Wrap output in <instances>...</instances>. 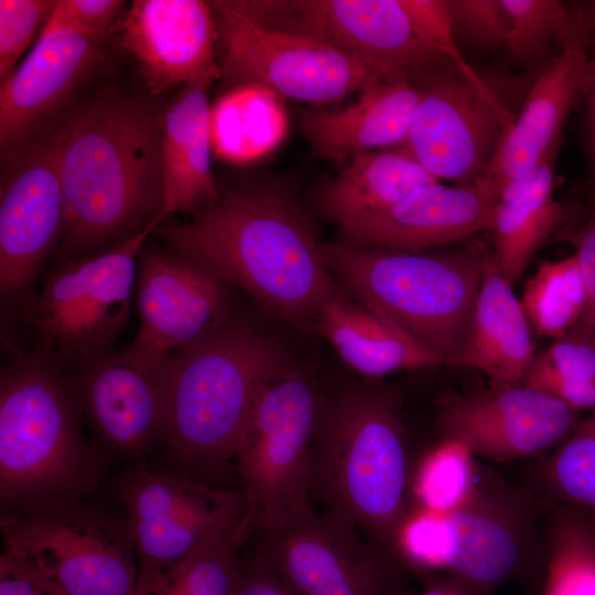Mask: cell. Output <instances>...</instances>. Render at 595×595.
Returning <instances> with one entry per match:
<instances>
[{"label": "cell", "instance_id": "obj_1", "mask_svg": "<svg viewBox=\"0 0 595 595\" xmlns=\"http://www.w3.org/2000/svg\"><path fill=\"white\" fill-rule=\"evenodd\" d=\"M161 116L145 97L106 88L58 127L64 227L56 263L163 223Z\"/></svg>", "mask_w": 595, "mask_h": 595}, {"label": "cell", "instance_id": "obj_2", "mask_svg": "<svg viewBox=\"0 0 595 595\" xmlns=\"http://www.w3.org/2000/svg\"><path fill=\"white\" fill-rule=\"evenodd\" d=\"M152 234L302 332H314L322 304L339 290L307 217L280 190L219 187L188 221Z\"/></svg>", "mask_w": 595, "mask_h": 595}, {"label": "cell", "instance_id": "obj_3", "mask_svg": "<svg viewBox=\"0 0 595 595\" xmlns=\"http://www.w3.org/2000/svg\"><path fill=\"white\" fill-rule=\"evenodd\" d=\"M411 484L399 394L375 382L324 388L309 458L312 502L402 566L398 539Z\"/></svg>", "mask_w": 595, "mask_h": 595}, {"label": "cell", "instance_id": "obj_4", "mask_svg": "<svg viewBox=\"0 0 595 595\" xmlns=\"http://www.w3.org/2000/svg\"><path fill=\"white\" fill-rule=\"evenodd\" d=\"M292 367L277 339L235 316L171 354L163 447L176 473L226 488L221 482L236 473V454L259 394Z\"/></svg>", "mask_w": 595, "mask_h": 595}, {"label": "cell", "instance_id": "obj_5", "mask_svg": "<svg viewBox=\"0 0 595 595\" xmlns=\"http://www.w3.org/2000/svg\"><path fill=\"white\" fill-rule=\"evenodd\" d=\"M69 377L41 353L2 368L0 377L1 513L93 498L101 485L98 455Z\"/></svg>", "mask_w": 595, "mask_h": 595}, {"label": "cell", "instance_id": "obj_6", "mask_svg": "<svg viewBox=\"0 0 595 595\" xmlns=\"http://www.w3.org/2000/svg\"><path fill=\"white\" fill-rule=\"evenodd\" d=\"M340 290L448 363L462 350L490 255L322 244Z\"/></svg>", "mask_w": 595, "mask_h": 595}, {"label": "cell", "instance_id": "obj_7", "mask_svg": "<svg viewBox=\"0 0 595 595\" xmlns=\"http://www.w3.org/2000/svg\"><path fill=\"white\" fill-rule=\"evenodd\" d=\"M3 550L25 558L66 595H137L128 516L93 498L1 513Z\"/></svg>", "mask_w": 595, "mask_h": 595}, {"label": "cell", "instance_id": "obj_8", "mask_svg": "<svg viewBox=\"0 0 595 595\" xmlns=\"http://www.w3.org/2000/svg\"><path fill=\"white\" fill-rule=\"evenodd\" d=\"M323 392L292 367L259 394L235 458L250 531L313 507L309 458Z\"/></svg>", "mask_w": 595, "mask_h": 595}, {"label": "cell", "instance_id": "obj_9", "mask_svg": "<svg viewBox=\"0 0 595 595\" xmlns=\"http://www.w3.org/2000/svg\"><path fill=\"white\" fill-rule=\"evenodd\" d=\"M540 508L533 496L478 466L467 499L435 512L430 574L447 575L476 595H493L506 581L543 572Z\"/></svg>", "mask_w": 595, "mask_h": 595}, {"label": "cell", "instance_id": "obj_10", "mask_svg": "<svg viewBox=\"0 0 595 595\" xmlns=\"http://www.w3.org/2000/svg\"><path fill=\"white\" fill-rule=\"evenodd\" d=\"M152 232L56 263L25 312L39 353L60 363L112 350L131 314L139 252Z\"/></svg>", "mask_w": 595, "mask_h": 595}, {"label": "cell", "instance_id": "obj_11", "mask_svg": "<svg viewBox=\"0 0 595 595\" xmlns=\"http://www.w3.org/2000/svg\"><path fill=\"white\" fill-rule=\"evenodd\" d=\"M244 17L326 43L389 78L457 68L416 31L403 0L236 1Z\"/></svg>", "mask_w": 595, "mask_h": 595}, {"label": "cell", "instance_id": "obj_12", "mask_svg": "<svg viewBox=\"0 0 595 595\" xmlns=\"http://www.w3.org/2000/svg\"><path fill=\"white\" fill-rule=\"evenodd\" d=\"M247 543L294 595H403L407 571L314 506L249 531Z\"/></svg>", "mask_w": 595, "mask_h": 595}, {"label": "cell", "instance_id": "obj_13", "mask_svg": "<svg viewBox=\"0 0 595 595\" xmlns=\"http://www.w3.org/2000/svg\"><path fill=\"white\" fill-rule=\"evenodd\" d=\"M115 489L130 523L138 584L176 566L247 513L241 490L154 473L144 461L125 469Z\"/></svg>", "mask_w": 595, "mask_h": 595}, {"label": "cell", "instance_id": "obj_14", "mask_svg": "<svg viewBox=\"0 0 595 595\" xmlns=\"http://www.w3.org/2000/svg\"><path fill=\"white\" fill-rule=\"evenodd\" d=\"M224 54L220 71L234 80L311 104L332 102L389 78L314 39L261 25L213 1Z\"/></svg>", "mask_w": 595, "mask_h": 595}, {"label": "cell", "instance_id": "obj_15", "mask_svg": "<svg viewBox=\"0 0 595 595\" xmlns=\"http://www.w3.org/2000/svg\"><path fill=\"white\" fill-rule=\"evenodd\" d=\"M411 80L420 100L402 147L439 181L480 185L515 120L511 111L484 79L458 68Z\"/></svg>", "mask_w": 595, "mask_h": 595}, {"label": "cell", "instance_id": "obj_16", "mask_svg": "<svg viewBox=\"0 0 595 595\" xmlns=\"http://www.w3.org/2000/svg\"><path fill=\"white\" fill-rule=\"evenodd\" d=\"M169 358L152 359L128 346L79 361L78 372L69 377L72 387L85 421L107 453L137 463L164 445Z\"/></svg>", "mask_w": 595, "mask_h": 595}, {"label": "cell", "instance_id": "obj_17", "mask_svg": "<svg viewBox=\"0 0 595 595\" xmlns=\"http://www.w3.org/2000/svg\"><path fill=\"white\" fill-rule=\"evenodd\" d=\"M57 129L1 164L2 304L28 298L31 286L50 256L56 255L62 240L64 199Z\"/></svg>", "mask_w": 595, "mask_h": 595}, {"label": "cell", "instance_id": "obj_18", "mask_svg": "<svg viewBox=\"0 0 595 595\" xmlns=\"http://www.w3.org/2000/svg\"><path fill=\"white\" fill-rule=\"evenodd\" d=\"M580 411L539 389L516 385L448 393L435 402L441 439L457 440L494 462L555 448L580 424Z\"/></svg>", "mask_w": 595, "mask_h": 595}, {"label": "cell", "instance_id": "obj_19", "mask_svg": "<svg viewBox=\"0 0 595 595\" xmlns=\"http://www.w3.org/2000/svg\"><path fill=\"white\" fill-rule=\"evenodd\" d=\"M228 285L165 245L144 244L133 293L140 326L129 346L164 360L216 331L232 317Z\"/></svg>", "mask_w": 595, "mask_h": 595}, {"label": "cell", "instance_id": "obj_20", "mask_svg": "<svg viewBox=\"0 0 595 595\" xmlns=\"http://www.w3.org/2000/svg\"><path fill=\"white\" fill-rule=\"evenodd\" d=\"M102 42L72 31L39 36L0 83L1 164L54 132L72 99L104 58Z\"/></svg>", "mask_w": 595, "mask_h": 595}, {"label": "cell", "instance_id": "obj_21", "mask_svg": "<svg viewBox=\"0 0 595 595\" xmlns=\"http://www.w3.org/2000/svg\"><path fill=\"white\" fill-rule=\"evenodd\" d=\"M210 2L134 0L117 21L122 47L153 94L177 85L210 83L219 75Z\"/></svg>", "mask_w": 595, "mask_h": 595}, {"label": "cell", "instance_id": "obj_22", "mask_svg": "<svg viewBox=\"0 0 595 595\" xmlns=\"http://www.w3.org/2000/svg\"><path fill=\"white\" fill-rule=\"evenodd\" d=\"M498 194L485 184L418 187L381 210L339 225L345 242L419 251L490 230Z\"/></svg>", "mask_w": 595, "mask_h": 595}, {"label": "cell", "instance_id": "obj_23", "mask_svg": "<svg viewBox=\"0 0 595 595\" xmlns=\"http://www.w3.org/2000/svg\"><path fill=\"white\" fill-rule=\"evenodd\" d=\"M591 54L567 50L559 54L530 88L506 132L482 184L498 196L511 182L527 175L561 140V130L583 94Z\"/></svg>", "mask_w": 595, "mask_h": 595}, {"label": "cell", "instance_id": "obj_24", "mask_svg": "<svg viewBox=\"0 0 595 595\" xmlns=\"http://www.w3.org/2000/svg\"><path fill=\"white\" fill-rule=\"evenodd\" d=\"M420 100L410 78L383 80L337 109L305 110L299 127L316 156L342 163L357 154L403 145Z\"/></svg>", "mask_w": 595, "mask_h": 595}, {"label": "cell", "instance_id": "obj_25", "mask_svg": "<svg viewBox=\"0 0 595 595\" xmlns=\"http://www.w3.org/2000/svg\"><path fill=\"white\" fill-rule=\"evenodd\" d=\"M209 85L197 82L183 86L181 94L162 109L164 219L175 213L192 217L218 196L210 164Z\"/></svg>", "mask_w": 595, "mask_h": 595}, {"label": "cell", "instance_id": "obj_26", "mask_svg": "<svg viewBox=\"0 0 595 595\" xmlns=\"http://www.w3.org/2000/svg\"><path fill=\"white\" fill-rule=\"evenodd\" d=\"M314 332L333 346L348 368L371 379L445 364L434 350L340 288L322 304Z\"/></svg>", "mask_w": 595, "mask_h": 595}, {"label": "cell", "instance_id": "obj_27", "mask_svg": "<svg viewBox=\"0 0 595 595\" xmlns=\"http://www.w3.org/2000/svg\"><path fill=\"white\" fill-rule=\"evenodd\" d=\"M536 355L521 301L490 256L466 342L448 365L479 370L490 385H516L522 383Z\"/></svg>", "mask_w": 595, "mask_h": 595}, {"label": "cell", "instance_id": "obj_28", "mask_svg": "<svg viewBox=\"0 0 595 595\" xmlns=\"http://www.w3.org/2000/svg\"><path fill=\"white\" fill-rule=\"evenodd\" d=\"M559 140L541 163L527 175L509 183L495 208L494 262L511 285L524 273L536 252L561 224L564 213L553 197Z\"/></svg>", "mask_w": 595, "mask_h": 595}, {"label": "cell", "instance_id": "obj_29", "mask_svg": "<svg viewBox=\"0 0 595 595\" xmlns=\"http://www.w3.org/2000/svg\"><path fill=\"white\" fill-rule=\"evenodd\" d=\"M439 181L403 147L355 155L318 193L323 215L338 226L381 210Z\"/></svg>", "mask_w": 595, "mask_h": 595}, {"label": "cell", "instance_id": "obj_30", "mask_svg": "<svg viewBox=\"0 0 595 595\" xmlns=\"http://www.w3.org/2000/svg\"><path fill=\"white\" fill-rule=\"evenodd\" d=\"M509 31L506 51L522 66L539 68L553 45L595 52V10L591 1L501 0Z\"/></svg>", "mask_w": 595, "mask_h": 595}, {"label": "cell", "instance_id": "obj_31", "mask_svg": "<svg viewBox=\"0 0 595 595\" xmlns=\"http://www.w3.org/2000/svg\"><path fill=\"white\" fill-rule=\"evenodd\" d=\"M542 595H595V519L553 506L544 529Z\"/></svg>", "mask_w": 595, "mask_h": 595}, {"label": "cell", "instance_id": "obj_32", "mask_svg": "<svg viewBox=\"0 0 595 595\" xmlns=\"http://www.w3.org/2000/svg\"><path fill=\"white\" fill-rule=\"evenodd\" d=\"M248 534L246 513L176 566L138 584L137 595H235Z\"/></svg>", "mask_w": 595, "mask_h": 595}, {"label": "cell", "instance_id": "obj_33", "mask_svg": "<svg viewBox=\"0 0 595 595\" xmlns=\"http://www.w3.org/2000/svg\"><path fill=\"white\" fill-rule=\"evenodd\" d=\"M584 301L583 274L574 253L542 262L524 285L521 305L538 335L558 340L573 328Z\"/></svg>", "mask_w": 595, "mask_h": 595}, {"label": "cell", "instance_id": "obj_34", "mask_svg": "<svg viewBox=\"0 0 595 595\" xmlns=\"http://www.w3.org/2000/svg\"><path fill=\"white\" fill-rule=\"evenodd\" d=\"M539 480L552 506L580 509L595 519V412L548 455Z\"/></svg>", "mask_w": 595, "mask_h": 595}, {"label": "cell", "instance_id": "obj_35", "mask_svg": "<svg viewBox=\"0 0 595 595\" xmlns=\"http://www.w3.org/2000/svg\"><path fill=\"white\" fill-rule=\"evenodd\" d=\"M522 383L577 411L595 412V348L571 338L554 340L536 355Z\"/></svg>", "mask_w": 595, "mask_h": 595}, {"label": "cell", "instance_id": "obj_36", "mask_svg": "<svg viewBox=\"0 0 595 595\" xmlns=\"http://www.w3.org/2000/svg\"><path fill=\"white\" fill-rule=\"evenodd\" d=\"M476 457L464 443L441 439L421 462L411 495L419 506L437 513H448L470 495L478 476Z\"/></svg>", "mask_w": 595, "mask_h": 595}, {"label": "cell", "instance_id": "obj_37", "mask_svg": "<svg viewBox=\"0 0 595 595\" xmlns=\"http://www.w3.org/2000/svg\"><path fill=\"white\" fill-rule=\"evenodd\" d=\"M456 42L479 52L506 50L509 24L501 0H446Z\"/></svg>", "mask_w": 595, "mask_h": 595}, {"label": "cell", "instance_id": "obj_38", "mask_svg": "<svg viewBox=\"0 0 595 595\" xmlns=\"http://www.w3.org/2000/svg\"><path fill=\"white\" fill-rule=\"evenodd\" d=\"M55 0H0V83L17 68V63L40 34Z\"/></svg>", "mask_w": 595, "mask_h": 595}, {"label": "cell", "instance_id": "obj_39", "mask_svg": "<svg viewBox=\"0 0 595 595\" xmlns=\"http://www.w3.org/2000/svg\"><path fill=\"white\" fill-rule=\"evenodd\" d=\"M123 4L119 0H55L39 36L72 31L104 41L112 32Z\"/></svg>", "mask_w": 595, "mask_h": 595}, {"label": "cell", "instance_id": "obj_40", "mask_svg": "<svg viewBox=\"0 0 595 595\" xmlns=\"http://www.w3.org/2000/svg\"><path fill=\"white\" fill-rule=\"evenodd\" d=\"M403 1L422 39L447 56L464 75L476 82L483 80L458 48L446 0Z\"/></svg>", "mask_w": 595, "mask_h": 595}, {"label": "cell", "instance_id": "obj_41", "mask_svg": "<svg viewBox=\"0 0 595 595\" xmlns=\"http://www.w3.org/2000/svg\"><path fill=\"white\" fill-rule=\"evenodd\" d=\"M575 247L584 286L585 301L582 313L564 338H571L595 348V207L583 225L570 236Z\"/></svg>", "mask_w": 595, "mask_h": 595}, {"label": "cell", "instance_id": "obj_42", "mask_svg": "<svg viewBox=\"0 0 595 595\" xmlns=\"http://www.w3.org/2000/svg\"><path fill=\"white\" fill-rule=\"evenodd\" d=\"M0 595H66L37 565L8 550L0 555Z\"/></svg>", "mask_w": 595, "mask_h": 595}, {"label": "cell", "instance_id": "obj_43", "mask_svg": "<svg viewBox=\"0 0 595 595\" xmlns=\"http://www.w3.org/2000/svg\"><path fill=\"white\" fill-rule=\"evenodd\" d=\"M235 595H294L257 556L247 541L239 559Z\"/></svg>", "mask_w": 595, "mask_h": 595}, {"label": "cell", "instance_id": "obj_44", "mask_svg": "<svg viewBox=\"0 0 595 595\" xmlns=\"http://www.w3.org/2000/svg\"><path fill=\"white\" fill-rule=\"evenodd\" d=\"M577 107L581 109L582 139L595 192V52L591 54L588 75Z\"/></svg>", "mask_w": 595, "mask_h": 595}, {"label": "cell", "instance_id": "obj_45", "mask_svg": "<svg viewBox=\"0 0 595 595\" xmlns=\"http://www.w3.org/2000/svg\"><path fill=\"white\" fill-rule=\"evenodd\" d=\"M421 578L425 582V588L418 595H476L470 588L447 575L430 574Z\"/></svg>", "mask_w": 595, "mask_h": 595}, {"label": "cell", "instance_id": "obj_46", "mask_svg": "<svg viewBox=\"0 0 595 595\" xmlns=\"http://www.w3.org/2000/svg\"><path fill=\"white\" fill-rule=\"evenodd\" d=\"M591 2H592V6H593V8L595 10V1H591Z\"/></svg>", "mask_w": 595, "mask_h": 595}]
</instances>
